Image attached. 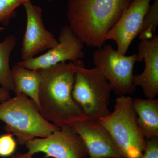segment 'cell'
I'll use <instances>...</instances> for the list:
<instances>
[{
    "mask_svg": "<svg viewBox=\"0 0 158 158\" xmlns=\"http://www.w3.org/2000/svg\"><path fill=\"white\" fill-rule=\"evenodd\" d=\"M25 145L32 155L44 153L43 158H86L88 156L82 138L69 126L46 138H34Z\"/></svg>",
    "mask_w": 158,
    "mask_h": 158,
    "instance_id": "7",
    "label": "cell"
},
{
    "mask_svg": "<svg viewBox=\"0 0 158 158\" xmlns=\"http://www.w3.org/2000/svg\"><path fill=\"white\" fill-rule=\"evenodd\" d=\"M0 120L6 123L5 131L15 136L20 145L34 138L47 137L60 129L46 120L24 94L0 103Z\"/></svg>",
    "mask_w": 158,
    "mask_h": 158,
    "instance_id": "3",
    "label": "cell"
},
{
    "mask_svg": "<svg viewBox=\"0 0 158 158\" xmlns=\"http://www.w3.org/2000/svg\"><path fill=\"white\" fill-rule=\"evenodd\" d=\"M23 6L27 15V26L21 50L22 61L34 58L39 53L52 48L59 43L53 34L46 29L41 7L34 5L31 1Z\"/></svg>",
    "mask_w": 158,
    "mask_h": 158,
    "instance_id": "9",
    "label": "cell"
},
{
    "mask_svg": "<svg viewBox=\"0 0 158 158\" xmlns=\"http://www.w3.org/2000/svg\"><path fill=\"white\" fill-rule=\"evenodd\" d=\"M31 0H0V24L9 25L10 20L16 15L15 9ZM0 27V32L4 30Z\"/></svg>",
    "mask_w": 158,
    "mask_h": 158,
    "instance_id": "17",
    "label": "cell"
},
{
    "mask_svg": "<svg viewBox=\"0 0 158 158\" xmlns=\"http://www.w3.org/2000/svg\"><path fill=\"white\" fill-rule=\"evenodd\" d=\"M38 70L41 78L39 110L46 120L62 128L75 122L88 119L73 98V62H61Z\"/></svg>",
    "mask_w": 158,
    "mask_h": 158,
    "instance_id": "1",
    "label": "cell"
},
{
    "mask_svg": "<svg viewBox=\"0 0 158 158\" xmlns=\"http://www.w3.org/2000/svg\"><path fill=\"white\" fill-rule=\"evenodd\" d=\"M92 58L95 67L110 83L116 94L127 95L135 92L133 69L137 62V53L121 55L112 45L106 44L95 50Z\"/></svg>",
    "mask_w": 158,
    "mask_h": 158,
    "instance_id": "6",
    "label": "cell"
},
{
    "mask_svg": "<svg viewBox=\"0 0 158 158\" xmlns=\"http://www.w3.org/2000/svg\"><path fill=\"white\" fill-rule=\"evenodd\" d=\"M15 95L24 94L34 102L39 109L38 95L41 78L38 70H32L16 64L11 69Z\"/></svg>",
    "mask_w": 158,
    "mask_h": 158,
    "instance_id": "14",
    "label": "cell"
},
{
    "mask_svg": "<svg viewBox=\"0 0 158 158\" xmlns=\"http://www.w3.org/2000/svg\"><path fill=\"white\" fill-rule=\"evenodd\" d=\"M59 43L45 53L26 60L17 65L32 70L49 68L61 62L81 60L85 56L84 44L68 25L63 27L59 34Z\"/></svg>",
    "mask_w": 158,
    "mask_h": 158,
    "instance_id": "8",
    "label": "cell"
},
{
    "mask_svg": "<svg viewBox=\"0 0 158 158\" xmlns=\"http://www.w3.org/2000/svg\"><path fill=\"white\" fill-rule=\"evenodd\" d=\"M33 156L28 152L24 154L17 152L12 156L11 158H33Z\"/></svg>",
    "mask_w": 158,
    "mask_h": 158,
    "instance_id": "21",
    "label": "cell"
},
{
    "mask_svg": "<svg viewBox=\"0 0 158 158\" xmlns=\"http://www.w3.org/2000/svg\"><path fill=\"white\" fill-rule=\"evenodd\" d=\"M74 81L72 96L88 119L98 121L111 113L112 88L98 69L86 68L81 60L73 61Z\"/></svg>",
    "mask_w": 158,
    "mask_h": 158,
    "instance_id": "5",
    "label": "cell"
},
{
    "mask_svg": "<svg viewBox=\"0 0 158 158\" xmlns=\"http://www.w3.org/2000/svg\"><path fill=\"white\" fill-rule=\"evenodd\" d=\"M47 1H48V2H52V1H53V0H47Z\"/></svg>",
    "mask_w": 158,
    "mask_h": 158,
    "instance_id": "22",
    "label": "cell"
},
{
    "mask_svg": "<svg viewBox=\"0 0 158 158\" xmlns=\"http://www.w3.org/2000/svg\"><path fill=\"white\" fill-rule=\"evenodd\" d=\"M11 98L10 91L0 87V103L9 99Z\"/></svg>",
    "mask_w": 158,
    "mask_h": 158,
    "instance_id": "20",
    "label": "cell"
},
{
    "mask_svg": "<svg viewBox=\"0 0 158 158\" xmlns=\"http://www.w3.org/2000/svg\"><path fill=\"white\" fill-rule=\"evenodd\" d=\"M133 0H68L69 26L84 44L100 48Z\"/></svg>",
    "mask_w": 158,
    "mask_h": 158,
    "instance_id": "2",
    "label": "cell"
},
{
    "mask_svg": "<svg viewBox=\"0 0 158 158\" xmlns=\"http://www.w3.org/2000/svg\"><path fill=\"white\" fill-rule=\"evenodd\" d=\"M137 62L144 61L143 72L134 76L133 83L142 88L147 98H155L158 94V36L141 40L138 45Z\"/></svg>",
    "mask_w": 158,
    "mask_h": 158,
    "instance_id": "12",
    "label": "cell"
},
{
    "mask_svg": "<svg viewBox=\"0 0 158 158\" xmlns=\"http://www.w3.org/2000/svg\"><path fill=\"white\" fill-rule=\"evenodd\" d=\"M152 0H133L129 7L105 37V41L116 43L117 51L126 55L131 43L139 34Z\"/></svg>",
    "mask_w": 158,
    "mask_h": 158,
    "instance_id": "10",
    "label": "cell"
},
{
    "mask_svg": "<svg viewBox=\"0 0 158 158\" xmlns=\"http://www.w3.org/2000/svg\"><path fill=\"white\" fill-rule=\"evenodd\" d=\"M10 133L0 136V157H7L14 154L17 147V142Z\"/></svg>",
    "mask_w": 158,
    "mask_h": 158,
    "instance_id": "18",
    "label": "cell"
},
{
    "mask_svg": "<svg viewBox=\"0 0 158 158\" xmlns=\"http://www.w3.org/2000/svg\"><path fill=\"white\" fill-rule=\"evenodd\" d=\"M141 158H158V137L146 139V146Z\"/></svg>",
    "mask_w": 158,
    "mask_h": 158,
    "instance_id": "19",
    "label": "cell"
},
{
    "mask_svg": "<svg viewBox=\"0 0 158 158\" xmlns=\"http://www.w3.org/2000/svg\"><path fill=\"white\" fill-rule=\"evenodd\" d=\"M137 123L145 139L158 137V99H133Z\"/></svg>",
    "mask_w": 158,
    "mask_h": 158,
    "instance_id": "13",
    "label": "cell"
},
{
    "mask_svg": "<svg viewBox=\"0 0 158 158\" xmlns=\"http://www.w3.org/2000/svg\"><path fill=\"white\" fill-rule=\"evenodd\" d=\"M158 25V0H154L144 16L138 34L140 40H149L156 35Z\"/></svg>",
    "mask_w": 158,
    "mask_h": 158,
    "instance_id": "16",
    "label": "cell"
},
{
    "mask_svg": "<svg viewBox=\"0 0 158 158\" xmlns=\"http://www.w3.org/2000/svg\"><path fill=\"white\" fill-rule=\"evenodd\" d=\"M16 44V37L12 34L8 35L0 42V85L10 91H13L14 85L9 61Z\"/></svg>",
    "mask_w": 158,
    "mask_h": 158,
    "instance_id": "15",
    "label": "cell"
},
{
    "mask_svg": "<svg viewBox=\"0 0 158 158\" xmlns=\"http://www.w3.org/2000/svg\"><path fill=\"white\" fill-rule=\"evenodd\" d=\"M133 100L128 95L118 96L113 112L98 121L107 130L123 158H141L146 146Z\"/></svg>",
    "mask_w": 158,
    "mask_h": 158,
    "instance_id": "4",
    "label": "cell"
},
{
    "mask_svg": "<svg viewBox=\"0 0 158 158\" xmlns=\"http://www.w3.org/2000/svg\"><path fill=\"white\" fill-rule=\"evenodd\" d=\"M69 126L82 138L90 158H123L109 133L98 122L85 119Z\"/></svg>",
    "mask_w": 158,
    "mask_h": 158,
    "instance_id": "11",
    "label": "cell"
}]
</instances>
